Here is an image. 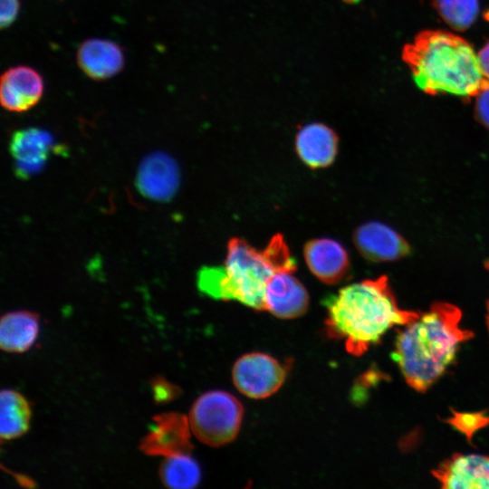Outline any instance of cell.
Returning <instances> with one entry per match:
<instances>
[{"label":"cell","instance_id":"7","mask_svg":"<svg viewBox=\"0 0 489 489\" xmlns=\"http://www.w3.org/2000/svg\"><path fill=\"white\" fill-rule=\"evenodd\" d=\"M148 434L139 443V450L151 456H170L190 454L188 417L177 412H166L153 417Z\"/></svg>","mask_w":489,"mask_h":489},{"label":"cell","instance_id":"12","mask_svg":"<svg viewBox=\"0 0 489 489\" xmlns=\"http://www.w3.org/2000/svg\"><path fill=\"white\" fill-rule=\"evenodd\" d=\"M432 474L443 488L489 489V455L456 453Z\"/></svg>","mask_w":489,"mask_h":489},{"label":"cell","instance_id":"23","mask_svg":"<svg viewBox=\"0 0 489 489\" xmlns=\"http://www.w3.org/2000/svg\"><path fill=\"white\" fill-rule=\"evenodd\" d=\"M475 115L478 122L489 129V84L475 96Z\"/></svg>","mask_w":489,"mask_h":489},{"label":"cell","instance_id":"21","mask_svg":"<svg viewBox=\"0 0 489 489\" xmlns=\"http://www.w3.org/2000/svg\"><path fill=\"white\" fill-rule=\"evenodd\" d=\"M153 399L158 404L168 403L181 394L179 387L167 380L162 376H156L150 380Z\"/></svg>","mask_w":489,"mask_h":489},{"label":"cell","instance_id":"1","mask_svg":"<svg viewBox=\"0 0 489 489\" xmlns=\"http://www.w3.org/2000/svg\"><path fill=\"white\" fill-rule=\"evenodd\" d=\"M327 334L342 340L353 356L363 355L392 327L414 321L421 312L403 310L386 275L349 284L325 300Z\"/></svg>","mask_w":489,"mask_h":489},{"label":"cell","instance_id":"15","mask_svg":"<svg viewBox=\"0 0 489 489\" xmlns=\"http://www.w3.org/2000/svg\"><path fill=\"white\" fill-rule=\"evenodd\" d=\"M339 138L325 124L312 122L299 129L295 149L299 158L312 168L330 166L338 151Z\"/></svg>","mask_w":489,"mask_h":489},{"label":"cell","instance_id":"13","mask_svg":"<svg viewBox=\"0 0 489 489\" xmlns=\"http://www.w3.org/2000/svg\"><path fill=\"white\" fill-rule=\"evenodd\" d=\"M303 256L311 273L327 284L340 283L350 270L349 254L334 239L323 237L308 241Z\"/></svg>","mask_w":489,"mask_h":489},{"label":"cell","instance_id":"14","mask_svg":"<svg viewBox=\"0 0 489 489\" xmlns=\"http://www.w3.org/2000/svg\"><path fill=\"white\" fill-rule=\"evenodd\" d=\"M178 184V168L173 158L164 153L149 155L139 165L137 187L148 198L168 200L176 193Z\"/></svg>","mask_w":489,"mask_h":489},{"label":"cell","instance_id":"22","mask_svg":"<svg viewBox=\"0 0 489 489\" xmlns=\"http://www.w3.org/2000/svg\"><path fill=\"white\" fill-rule=\"evenodd\" d=\"M487 419H489L487 417L480 414L455 413L454 417L448 421L459 430L465 432L467 437H470L475 430L484 427L487 423Z\"/></svg>","mask_w":489,"mask_h":489},{"label":"cell","instance_id":"10","mask_svg":"<svg viewBox=\"0 0 489 489\" xmlns=\"http://www.w3.org/2000/svg\"><path fill=\"white\" fill-rule=\"evenodd\" d=\"M292 271H279L269 279L264 296L265 311L281 319H294L304 314L309 295Z\"/></svg>","mask_w":489,"mask_h":489},{"label":"cell","instance_id":"27","mask_svg":"<svg viewBox=\"0 0 489 489\" xmlns=\"http://www.w3.org/2000/svg\"><path fill=\"white\" fill-rule=\"evenodd\" d=\"M484 268L489 271V260L484 263Z\"/></svg>","mask_w":489,"mask_h":489},{"label":"cell","instance_id":"28","mask_svg":"<svg viewBox=\"0 0 489 489\" xmlns=\"http://www.w3.org/2000/svg\"><path fill=\"white\" fill-rule=\"evenodd\" d=\"M346 3H356L358 0H343Z\"/></svg>","mask_w":489,"mask_h":489},{"label":"cell","instance_id":"2","mask_svg":"<svg viewBox=\"0 0 489 489\" xmlns=\"http://www.w3.org/2000/svg\"><path fill=\"white\" fill-rule=\"evenodd\" d=\"M296 260L283 235H274L261 251L242 238L227 244L223 266H203L197 273L198 290L215 300L236 301L252 309L265 311L269 279L279 271L295 272Z\"/></svg>","mask_w":489,"mask_h":489},{"label":"cell","instance_id":"3","mask_svg":"<svg viewBox=\"0 0 489 489\" xmlns=\"http://www.w3.org/2000/svg\"><path fill=\"white\" fill-rule=\"evenodd\" d=\"M461 319L458 307L436 302L399 331L394 356L409 387L426 391L452 362L459 344L473 338L461 328Z\"/></svg>","mask_w":489,"mask_h":489},{"label":"cell","instance_id":"5","mask_svg":"<svg viewBox=\"0 0 489 489\" xmlns=\"http://www.w3.org/2000/svg\"><path fill=\"white\" fill-rule=\"evenodd\" d=\"M244 408L233 395L211 390L192 405L188 420L192 433L202 443L219 447L233 442L240 430Z\"/></svg>","mask_w":489,"mask_h":489},{"label":"cell","instance_id":"20","mask_svg":"<svg viewBox=\"0 0 489 489\" xmlns=\"http://www.w3.org/2000/svg\"><path fill=\"white\" fill-rule=\"evenodd\" d=\"M432 4L441 18L457 31L469 28L479 12L478 0H432Z\"/></svg>","mask_w":489,"mask_h":489},{"label":"cell","instance_id":"18","mask_svg":"<svg viewBox=\"0 0 489 489\" xmlns=\"http://www.w3.org/2000/svg\"><path fill=\"white\" fill-rule=\"evenodd\" d=\"M31 408L28 400L12 389L0 393V437L10 440L24 435L29 428Z\"/></svg>","mask_w":489,"mask_h":489},{"label":"cell","instance_id":"11","mask_svg":"<svg viewBox=\"0 0 489 489\" xmlns=\"http://www.w3.org/2000/svg\"><path fill=\"white\" fill-rule=\"evenodd\" d=\"M43 93V78L31 67H12L1 76L0 101L9 111L24 112L30 110L39 102Z\"/></svg>","mask_w":489,"mask_h":489},{"label":"cell","instance_id":"9","mask_svg":"<svg viewBox=\"0 0 489 489\" xmlns=\"http://www.w3.org/2000/svg\"><path fill=\"white\" fill-rule=\"evenodd\" d=\"M353 241L360 254L372 262H389L408 255L411 247L407 240L388 225L371 221L360 225Z\"/></svg>","mask_w":489,"mask_h":489},{"label":"cell","instance_id":"16","mask_svg":"<svg viewBox=\"0 0 489 489\" xmlns=\"http://www.w3.org/2000/svg\"><path fill=\"white\" fill-rule=\"evenodd\" d=\"M77 62L88 77L104 81L122 70L124 55L121 48L112 41L89 39L79 46Z\"/></svg>","mask_w":489,"mask_h":489},{"label":"cell","instance_id":"6","mask_svg":"<svg viewBox=\"0 0 489 489\" xmlns=\"http://www.w3.org/2000/svg\"><path fill=\"white\" fill-rule=\"evenodd\" d=\"M233 383L243 395L265 398L277 392L286 379V370L274 358L260 352L240 357L232 369Z\"/></svg>","mask_w":489,"mask_h":489},{"label":"cell","instance_id":"4","mask_svg":"<svg viewBox=\"0 0 489 489\" xmlns=\"http://www.w3.org/2000/svg\"><path fill=\"white\" fill-rule=\"evenodd\" d=\"M416 84L430 95L450 93L465 100L489 84L473 46L444 30H425L402 50Z\"/></svg>","mask_w":489,"mask_h":489},{"label":"cell","instance_id":"17","mask_svg":"<svg viewBox=\"0 0 489 489\" xmlns=\"http://www.w3.org/2000/svg\"><path fill=\"white\" fill-rule=\"evenodd\" d=\"M39 316L30 311L5 313L0 321V347L6 352L21 353L35 342L40 328Z\"/></svg>","mask_w":489,"mask_h":489},{"label":"cell","instance_id":"8","mask_svg":"<svg viewBox=\"0 0 489 489\" xmlns=\"http://www.w3.org/2000/svg\"><path fill=\"white\" fill-rule=\"evenodd\" d=\"M61 149L51 133L39 128L19 129L12 135L10 152L15 174L23 178L38 173L53 152Z\"/></svg>","mask_w":489,"mask_h":489},{"label":"cell","instance_id":"26","mask_svg":"<svg viewBox=\"0 0 489 489\" xmlns=\"http://www.w3.org/2000/svg\"><path fill=\"white\" fill-rule=\"evenodd\" d=\"M485 320H486V326H487V329H488V331H489V300L486 302Z\"/></svg>","mask_w":489,"mask_h":489},{"label":"cell","instance_id":"24","mask_svg":"<svg viewBox=\"0 0 489 489\" xmlns=\"http://www.w3.org/2000/svg\"><path fill=\"white\" fill-rule=\"evenodd\" d=\"M20 9L19 0H1V28L9 27L16 19Z\"/></svg>","mask_w":489,"mask_h":489},{"label":"cell","instance_id":"19","mask_svg":"<svg viewBox=\"0 0 489 489\" xmlns=\"http://www.w3.org/2000/svg\"><path fill=\"white\" fill-rule=\"evenodd\" d=\"M162 484L170 489H193L201 479V470L190 454L166 456L159 467Z\"/></svg>","mask_w":489,"mask_h":489},{"label":"cell","instance_id":"25","mask_svg":"<svg viewBox=\"0 0 489 489\" xmlns=\"http://www.w3.org/2000/svg\"><path fill=\"white\" fill-rule=\"evenodd\" d=\"M478 59L483 73L489 80V41L480 50Z\"/></svg>","mask_w":489,"mask_h":489}]
</instances>
